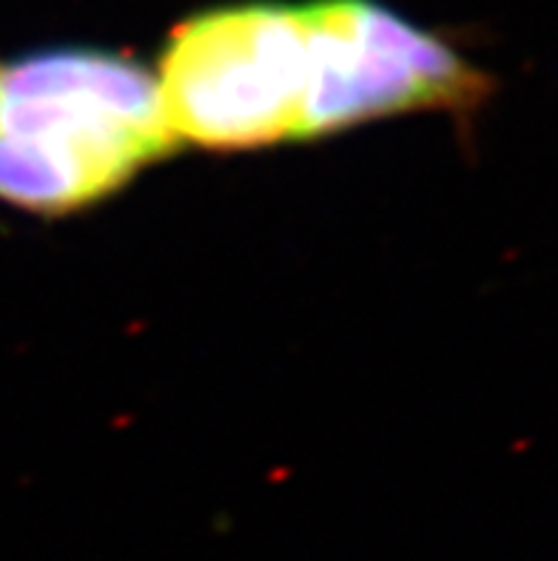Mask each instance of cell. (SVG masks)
Masks as SVG:
<instances>
[{
  "mask_svg": "<svg viewBox=\"0 0 558 561\" xmlns=\"http://www.w3.org/2000/svg\"><path fill=\"white\" fill-rule=\"evenodd\" d=\"M178 146L155 71L132 57L55 46L0 64V203L92 206Z\"/></svg>",
  "mask_w": 558,
  "mask_h": 561,
  "instance_id": "obj_1",
  "label": "cell"
},
{
  "mask_svg": "<svg viewBox=\"0 0 558 561\" xmlns=\"http://www.w3.org/2000/svg\"><path fill=\"white\" fill-rule=\"evenodd\" d=\"M155 78L178 142L237 151L303 140V7L248 0L191 14L171 28Z\"/></svg>",
  "mask_w": 558,
  "mask_h": 561,
  "instance_id": "obj_2",
  "label": "cell"
},
{
  "mask_svg": "<svg viewBox=\"0 0 558 561\" xmlns=\"http://www.w3.org/2000/svg\"><path fill=\"white\" fill-rule=\"evenodd\" d=\"M308 37L303 140L405 112L479 108L490 75L379 0L299 3Z\"/></svg>",
  "mask_w": 558,
  "mask_h": 561,
  "instance_id": "obj_3",
  "label": "cell"
}]
</instances>
